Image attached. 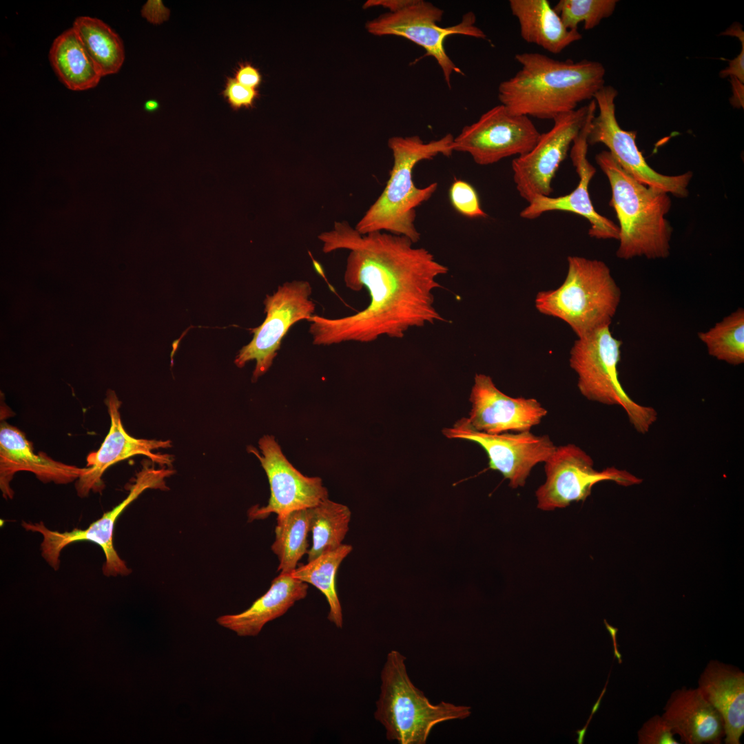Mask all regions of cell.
Returning <instances> with one entry per match:
<instances>
[{"instance_id":"cell-27","label":"cell","mask_w":744,"mask_h":744,"mask_svg":"<svg viewBox=\"0 0 744 744\" xmlns=\"http://www.w3.org/2000/svg\"><path fill=\"white\" fill-rule=\"evenodd\" d=\"M352 550L351 545L341 544L322 553L307 564L300 565L291 573L293 577L313 585L324 595L329 606L327 618L338 628H342L343 618L336 590V573L342 561Z\"/></svg>"},{"instance_id":"cell-2","label":"cell","mask_w":744,"mask_h":744,"mask_svg":"<svg viewBox=\"0 0 744 744\" xmlns=\"http://www.w3.org/2000/svg\"><path fill=\"white\" fill-rule=\"evenodd\" d=\"M515 59L521 68L498 87L499 101L513 114L554 120L605 85L599 62L558 61L538 52L518 53Z\"/></svg>"},{"instance_id":"cell-14","label":"cell","mask_w":744,"mask_h":744,"mask_svg":"<svg viewBox=\"0 0 744 744\" xmlns=\"http://www.w3.org/2000/svg\"><path fill=\"white\" fill-rule=\"evenodd\" d=\"M540 134L528 116L513 114L499 104L464 126L454 137L453 148L469 154L477 164L487 165L527 154Z\"/></svg>"},{"instance_id":"cell-10","label":"cell","mask_w":744,"mask_h":744,"mask_svg":"<svg viewBox=\"0 0 744 744\" xmlns=\"http://www.w3.org/2000/svg\"><path fill=\"white\" fill-rule=\"evenodd\" d=\"M312 287L304 280L285 282L263 302L265 319L258 327L251 329L252 340L242 347L234 363L243 367L251 360L256 361L252 382L265 374L280 350L283 338L290 328L302 320L308 321L315 313L316 304L311 299Z\"/></svg>"},{"instance_id":"cell-22","label":"cell","mask_w":744,"mask_h":744,"mask_svg":"<svg viewBox=\"0 0 744 744\" xmlns=\"http://www.w3.org/2000/svg\"><path fill=\"white\" fill-rule=\"evenodd\" d=\"M698 690L720 714L725 744H740L744 732V673L738 668L710 660L698 680Z\"/></svg>"},{"instance_id":"cell-40","label":"cell","mask_w":744,"mask_h":744,"mask_svg":"<svg viewBox=\"0 0 744 744\" xmlns=\"http://www.w3.org/2000/svg\"><path fill=\"white\" fill-rule=\"evenodd\" d=\"M158 103L154 100H149L145 103V109L148 112H154L158 108Z\"/></svg>"},{"instance_id":"cell-16","label":"cell","mask_w":744,"mask_h":744,"mask_svg":"<svg viewBox=\"0 0 744 744\" xmlns=\"http://www.w3.org/2000/svg\"><path fill=\"white\" fill-rule=\"evenodd\" d=\"M261 454L254 446L247 448L259 459L267 476L271 495L266 506L252 507L250 519H263L271 513L278 517L314 506L328 498V490L321 478L307 477L298 471L284 455L272 435L258 441Z\"/></svg>"},{"instance_id":"cell-26","label":"cell","mask_w":744,"mask_h":744,"mask_svg":"<svg viewBox=\"0 0 744 744\" xmlns=\"http://www.w3.org/2000/svg\"><path fill=\"white\" fill-rule=\"evenodd\" d=\"M72 28L103 76L116 73L125 59L120 37L101 20L79 17Z\"/></svg>"},{"instance_id":"cell-24","label":"cell","mask_w":744,"mask_h":744,"mask_svg":"<svg viewBox=\"0 0 744 744\" xmlns=\"http://www.w3.org/2000/svg\"><path fill=\"white\" fill-rule=\"evenodd\" d=\"M509 6L518 21L521 37L527 43L559 54L582 38L578 30L565 26L548 0H510Z\"/></svg>"},{"instance_id":"cell-31","label":"cell","mask_w":744,"mask_h":744,"mask_svg":"<svg viewBox=\"0 0 744 744\" xmlns=\"http://www.w3.org/2000/svg\"><path fill=\"white\" fill-rule=\"evenodd\" d=\"M617 2L616 0H560L554 9L567 28L577 30L579 23H583V28L590 30L612 14Z\"/></svg>"},{"instance_id":"cell-32","label":"cell","mask_w":744,"mask_h":744,"mask_svg":"<svg viewBox=\"0 0 744 744\" xmlns=\"http://www.w3.org/2000/svg\"><path fill=\"white\" fill-rule=\"evenodd\" d=\"M448 195L451 205L461 215L469 218L487 216L476 190L468 182L455 178L449 188Z\"/></svg>"},{"instance_id":"cell-11","label":"cell","mask_w":744,"mask_h":744,"mask_svg":"<svg viewBox=\"0 0 744 744\" xmlns=\"http://www.w3.org/2000/svg\"><path fill=\"white\" fill-rule=\"evenodd\" d=\"M617 94L611 85H604L595 94L599 114L590 122L588 144L605 145L623 169L641 184L678 198L687 197L692 173L663 175L648 164L637 145V132L623 130L617 122L614 102Z\"/></svg>"},{"instance_id":"cell-15","label":"cell","mask_w":744,"mask_h":744,"mask_svg":"<svg viewBox=\"0 0 744 744\" xmlns=\"http://www.w3.org/2000/svg\"><path fill=\"white\" fill-rule=\"evenodd\" d=\"M450 439H462L479 444L486 452L489 467L500 472L513 488L525 485L533 468L545 462L556 446L548 435L529 431L490 434L473 428L468 418L457 421L442 431Z\"/></svg>"},{"instance_id":"cell-39","label":"cell","mask_w":744,"mask_h":744,"mask_svg":"<svg viewBox=\"0 0 744 744\" xmlns=\"http://www.w3.org/2000/svg\"><path fill=\"white\" fill-rule=\"evenodd\" d=\"M732 79L733 97L731 103L736 107H743V83L734 78Z\"/></svg>"},{"instance_id":"cell-20","label":"cell","mask_w":744,"mask_h":744,"mask_svg":"<svg viewBox=\"0 0 744 744\" xmlns=\"http://www.w3.org/2000/svg\"><path fill=\"white\" fill-rule=\"evenodd\" d=\"M85 468L56 461L43 452L35 453L22 431L1 423L0 488L5 499L14 496L10 482L17 472H31L44 483L65 484L77 480Z\"/></svg>"},{"instance_id":"cell-25","label":"cell","mask_w":744,"mask_h":744,"mask_svg":"<svg viewBox=\"0 0 744 744\" xmlns=\"http://www.w3.org/2000/svg\"><path fill=\"white\" fill-rule=\"evenodd\" d=\"M49 59L59 80L71 90L94 87L102 77L72 28L54 39Z\"/></svg>"},{"instance_id":"cell-30","label":"cell","mask_w":744,"mask_h":744,"mask_svg":"<svg viewBox=\"0 0 744 744\" xmlns=\"http://www.w3.org/2000/svg\"><path fill=\"white\" fill-rule=\"evenodd\" d=\"M710 355L732 365L744 362V309L738 308L705 331L698 333Z\"/></svg>"},{"instance_id":"cell-21","label":"cell","mask_w":744,"mask_h":744,"mask_svg":"<svg viewBox=\"0 0 744 744\" xmlns=\"http://www.w3.org/2000/svg\"><path fill=\"white\" fill-rule=\"evenodd\" d=\"M681 743L721 744L724 723L717 710L697 688L683 687L670 695L661 714Z\"/></svg>"},{"instance_id":"cell-1","label":"cell","mask_w":744,"mask_h":744,"mask_svg":"<svg viewBox=\"0 0 744 744\" xmlns=\"http://www.w3.org/2000/svg\"><path fill=\"white\" fill-rule=\"evenodd\" d=\"M318 238L324 254L349 251L345 286L353 291L366 289L370 301L363 310L345 317L314 314L307 321L314 345L367 343L382 335L402 338L411 328L446 322L435 307L433 291L442 287L437 278L448 268L428 249L414 247L403 235L361 234L347 220L334 222Z\"/></svg>"},{"instance_id":"cell-6","label":"cell","mask_w":744,"mask_h":744,"mask_svg":"<svg viewBox=\"0 0 744 744\" xmlns=\"http://www.w3.org/2000/svg\"><path fill=\"white\" fill-rule=\"evenodd\" d=\"M405 660L397 650L387 654L381 672L380 693L374 717L384 727L389 741L425 744L435 725L468 717L471 707L445 701L431 703L411 681Z\"/></svg>"},{"instance_id":"cell-18","label":"cell","mask_w":744,"mask_h":744,"mask_svg":"<svg viewBox=\"0 0 744 744\" xmlns=\"http://www.w3.org/2000/svg\"><path fill=\"white\" fill-rule=\"evenodd\" d=\"M469 400L468 422L476 430L490 434L529 431L548 413L536 399L507 395L482 373L475 375Z\"/></svg>"},{"instance_id":"cell-28","label":"cell","mask_w":744,"mask_h":744,"mask_svg":"<svg viewBox=\"0 0 744 744\" xmlns=\"http://www.w3.org/2000/svg\"><path fill=\"white\" fill-rule=\"evenodd\" d=\"M312 546L309 549L307 561L322 553L335 549L342 544L349 530L351 513L342 504L329 498L307 508Z\"/></svg>"},{"instance_id":"cell-17","label":"cell","mask_w":744,"mask_h":744,"mask_svg":"<svg viewBox=\"0 0 744 744\" xmlns=\"http://www.w3.org/2000/svg\"><path fill=\"white\" fill-rule=\"evenodd\" d=\"M105 403L110 417L107 435L96 451L88 454L86 467L76 483L80 497H87L92 491L100 493L104 488L102 477L112 465L137 455L149 457L152 462L163 466H170L173 457L168 454L153 453L159 448L172 446L170 440L138 439L125 430L120 414L121 402L113 391L107 392Z\"/></svg>"},{"instance_id":"cell-38","label":"cell","mask_w":744,"mask_h":744,"mask_svg":"<svg viewBox=\"0 0 744 744\" xmlns=\"http://www.w3.org/2000/svg\"><path fill=\"white\" fill-rule=\"evenodd\" d=\"M411 0H370L365 3V8L375 6H382L389 8L390 12L398 11L407 6Z\"/></svg>"},{"instance_id":"cell-5","label":"cell","mask_w":744,"mask_h":744,"mask_svg":"<svg viewBox=\"0 0 744 744\" xmlns=\"http://www.w3.org/2000/svg\"><path fill=\"white\" fill-rule=\"evenodd\" d=\"M568 271L558 288L539 291L535 307L542 314L564 321L583 336L610 326L621 300V290L605 262L568 257Z\"/></svg>"},{"instance_id":"cell-4","label":"cell","mask_w":744,"mask_h":744,"mask_svg":"<svg viewBox=\"0 0 744 744\" xmlns=\"http://www.w3.org/2000/svg\"><path fill=\"white\" fill-rule=\"evenodd\" d=\"M595 159L610 183V205L619 223L617 256L624 260L668 257L672 232L665 218L671 208L668 194L638 182L608 151L601 152Z\"/></svg>"},{"instance_id":"cell-23","label":"cell","mask_w":744,"mask_h":744,"mask_svg":"<svg viewBox=\"0 0 744 744\" xmlns=\"http://www.w3.org/2000/svg\"><path fill=\"white\" fill-rule=\"evenodd\" d=\"M309 586L291 573L280 572L269 590L245 611L219 617V625L240 637H256L264 626L283 614L307 595Z\"/></svg>"},{"instance_id":"cell-35","label":"cell","mask_w":744,"mask_h":744,"mask_svg":"<svg viewBox=\"0 0 744 744\" xmlns=\"http://www.w3.org/2000/svg\"><path fill=\"white\" fill-rule=\"evenodd\" d=\"M723 34L732 35L738 37L742 44V49L739 54L731 60L727 68L721 70L719 76L722 78L730 76L744 83V33L740 24L733 25Z\"/></svg>"},{"instance_id":"cell-19","label":"cell","mask_w":744,"mask_h":744,"mask_svg":"<svg viewBox=\"0 0 744 744\" xmlns=\"http://www.w3.org/2000/svg\"><path fill=\"white\" fill-rule=\"evenodd\" d=\"M588 120L583 128L575 139L570 157L579 177L577 186L567 195L550 197L540 196L533 199L521 212L524 219L533 220L545 212L564 211L579 215L587 219L590 225L588 234L597 239H619V227L612 220L599 214L594 208L590 198L588 186L596 169L587 158L588 134L590 123Z\"/></svg>"},{"instance_id":"cell-29","label":"cell","mask_w":744,"mask_h":744,"mask_svg":"<svg viewBox=\"0 0 744 744\" xmlns=\"http://www.w3.org/2000/svg\"><path fill=\"white\" fill-rule=\"evenodd\" d=\"M309 532L307 508L277 517L271 550L279 560L278 571L291 573L296 568L298 561L309 550Z\"/></svg>"},{"instance_id":"cell-33","label":"cell","mask_w":744,"mask_h":744,"mask_svg":"<svg viewBox=\"0 0 744 744\" xmlns=\"http://www.w3.org/2000/svg\"><path fill=\"white\" fill-rule=\"evenodd\" d=\"M670 725L661 715L655 714L645 721L637 732L639 744H680Z\"/></svg>"},{"instance_id":"cell-3","label":"cell","mask_w":744,"mask_h":744,"mask_svg":"<svg viewBox=\"0 0 744 744\" xmlns=\"http://www.w3.org/2000/svg\"><path fill=\"white\" fill-rule=\"evenodd\" d=\"M454 137L451 134L425 143L419 136H392L388 146L393 164L386 186L355 226L361 234L386 231L403 235L413 243L420 239L415 225L416 208L428 200L437 189V183L418 187L413 181L415 165L442 154H453Z\"/></svg>"},{"instance_id":"cell-12","label":"cell","mask_w":744,"mask_h":744,"mask_svg":"<svg viewBox=\"0 0 744 744\" xmlns=\"http://www.w3.org/2000/svg\"><path fill=\"white\" fill-rule=\"evenodd\" d=\"M596 108L592 100L586 105L558 116L553 120L552 127L540 134L530 152L513 160L517 190L528 203L537 196H548L552 193V180L560 164Z\"/></svg>"},{"instance_id":"cell-37","label":"cell","mask_w":744,"mask_h":744,"mask_svg":"<svg viewBox=\"0 0 744 744\" xmlns=\"http://www.w3.org/2000/svg\"><path fill=\"white\" fill-rule=\"evenodd\" d=\"M141 14L150 23L159 24L167 19L169 11L161 1H148L143 7Z\"/></svg>"},{"instance_id":"cell-7","label":"cell","mask_w":744,"mask_h":744,"mask_svg":"<svg viewBox=\"0 0 744 744\" xmlns=\"http://www.w3.org/2000/svg\"><path fill=\"white\" fill-rule=\"evenodd\" d=\"M622 341L614 338L610 326L600 327L574 342L570 352V366L577 374L579 392L589 400L606 405H619L630 422L640 433H647L657 419L652 407L633 401L618 378Z\"/></svg>"},{"instance_id":"cell-9","label":"cell","mask_w":744,"mask_h":744,"mask_svg":"<svg viewBox=\"0 0 744 744\" xmlns=\"http://www.w3.org/2000/svg\"><path fill=\"white\" fill-rule=\"evenodd\" d=\"M444 14L441 8L423 0H411L402 9L389 12L369 21L367 31L375 36L392 35L405 38L426 51L424 56H433L440 67L444 80L451 88L453 73L462 74L444 49L445 39L453 34L486 39V34L475 25L473 12L466 13L461 21L443 28L438 25Z\"/></svg>"},{"instance_id":"cell-8","label":"cell","mask_w":744,"mask_h":744,"mask_svg":"<svg viewBox=\"0 0 744 744\" xmlns=\"http://www.w3.org/2000/svg\"><path fill=\"white\" fill-rule=\"evenodd\" d=\"M174 473V471L170 468L164 466L156 468L146 462L136 475L125 499L85 529L74 528L71 531L59 532L50 530L43 521L32 523L23 521L21 525L26 530L37 532L43 536L41 555L54 570L59 568L60 554L65 547L74 542L89 541L99 545L105 554L103 572L105 576L127 575L131 570L119 557L114 546L115 522L126 507L145 490L166 488L165 479Z\"/></svg>"},{"instance_id":"cell-13","label":"cell","mask_w":744,"mask_h":744,"mask_svg":"<svg viewBox=\"0 0 744 744\" xmlns=\"http://www.w3.org/2000/svg\"><path fill=\"white\" fill-rule=\"evenodd\" d=\"M545 482L536 490L537 508L553 510L568 506L572 502L584 501L592 486L610 480L623 486L641 480L630 473L611 467L598 471L592 457L573 444L556 446L544 462Z\"/></svg>"},{"instance_id":"cell-34","label":"cell","mask_w":744,"mask_h":744,"mask_svg":"<svg viewBox=\"0 0 744 744\" xmlns=\"http://www.w3.org/2000/svg\"><path fill=\"white\" fill-rule=\"evenodd\" d=\"M223 95L231 107L238 110L252 107L259 94L256 89L245 86L234 78L227 77Z\"/></svg>"},{"instance_id":"cell-36","label":"cell","mask_w":744,"mask_h":744,"mask_svg":"<svg viewBox=\"0 0 744 744\" xmlns=\"http://www.w3.org/2000/svg\"><path fill=\"white\" fill-rule=\"evenodd\" d=\"M234 79L240 84L256 89L262 81V76L259 70L249 63H242L238 65Z\"/></svg>"}]
</instances>
